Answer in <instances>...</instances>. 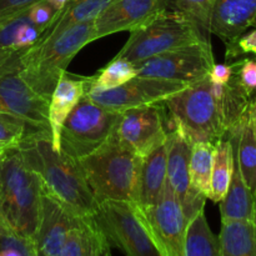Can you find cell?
Here are the masks:
<instances>
[{
  "label": "cell",
  "mask_w": 256,
  "mask_h": 256,
  "mask_svg": "<svg viewBox=\"0 0 256 256\" xmlns=\"http://www.w3.org/2000/svg\"><path fill=\"white\" fill-rule=\"evenodd\" d=\"M18 149L25 164L39 178L44 192L76 216H90L96 212L98 202L79 162L55 149L52 132H29Z\"/></svg>",
  "instance_id": "obj_1"
},
{
  "label": "cell",
  "mask_w": 256,
  "mask_h": 256,
  "mask_svg": "<svg viewBox=\"0 0 256 256\" xmlns=\"http://www.w3.org/2000/svg\"><path fill=\"white\" fill-rule=\"evenodd\" d=\"M92 42H95L94 20L70 25L28 49L20 56V75L38 94L49 100L70 62Z\"/></svg>",
  "instance_id": "obj_2"
},
{
  "label": "cell",
  "mask_w": 256,
  "mask_h": 256,
  "mask_svg": "<svg viewBox=\"0 0 256 256\" xmlns=\"http://www.w3.org/2000/svg\"><path fill=\"white\" fill-rule=\"evenodd\" d=\"M96 202H138L142 158L112 136L104 145L79 160Z\"/></svg>",
  "instance_id": "obj_3"
},
{
  "label": "cell",
  "mask_w": 256,
  "mask_h": 256,
  "mask_svg": "<svg viewBox=\"0 0 256 256\" xmlns=\"http://www.w3.org/2000/svg\"><path fill=\"white\" fill-rule=\"evenodd\" d=\"M42 188L19 149L0 156V218L32 240L40 216Z\"/></svg>",
  "instance_id": "obj_4"
},
{
  "label": "cell",
  "mask_w": 256,
  "mask_h": 256,
  "mask_svg": "<svg viewBox=\"0 0 256 256\" xmlns=\"http://www.w3.org/2000/svg\"><path fill=\"white\" fill-rule=\"evenodd\" d=\"M162 102L168 119L178 125L192 144H215L226 135L222 104L212 92L209 76L189 84Z\"/></svg>",
  "instance_id": "obj_5"
},
{
  "label": "cell",
  "mask_w": 256,
  "mask_h": 256,
  "mask_svg": "<svg viewBox=\"0 0 256 256\" xmlns=\"http://www.w3.org/2000/svg\"><path fill=\"white\" fill-rule=\"evenodd\" d=\"M209 40L190 18L175 9H165L130 32V38L116 58L138 64L170 50Z\"/></svg>",
  "instance_id": "obj_6"
},
{
  "label": "cell",
  "mask_w": 256,
  "mask_h": 256,
  "mask_svg": "<svg viewBox=\"0 0 256 256\" xmlns=\"http://www.w3.org/2000/svg\"><path fill=\"white\" fill-rule=\"evenodd\" d=\"M120 116L122 112L106 109L85 94L62 124L59 150L78 162L84 159L114 136Z\"/></svg>",
  "instance_id": "obj_7"
},
{
  "label": "cell",
  "mask_w": 256,
  "mask_h": 256,
  "mask_svg": "<svg viewBox=\"0 0 256 256\" xmlns=\"http://www.w3.org/2000/svg\"><path fill=\"white\" fill-rule=\"evenodd\" d=\"M94 219L110 245L122 250L125 256H162L138 202L116 200L99 202Z\"/></svg>",
  "instance_id": "obj_8"
},
{
  "label": "cell",
  "mask_w": 256,
  "mask_h": 256,
  "mask_svg": "<svg viewBox=\"0 0 256 256\" xmlns=\"http://www.w3.org/2000/svg\"><path fill=\"white\" fill-rule=\"evenodd\" d=\"M215 64L209 40L170 50L138 62V75L192 84L209 75Z\"/></svg>",
  "instance_id": "obj_9"
},
{
  "label": "cell",
  "mask_w": 256,
  "mask_h": 256,
  "mask_svg": "<svg viewBox=\"0 0 256 256\" xmlns=\"http://www.w3.org/2000/svg\"><path fill=\"white\" fill-rule=\"evenodd\" d=\"M20 56L0 70V112L24 120L32 132H50L49 100L38 94L20 75Z\"/></svg>",
  "instance_id": "obj_10"
},
{
  "label": "cell",
  "mask_w": 256,
  "mask_h": 256,
  "mask_svg": "<svg viewBox=\"0 0 256 256\" xmlns=\"http://www.w3.org/2000/svg\"><path fill=\"white\" fill-rule=\"evenodd\" d=\"M116 139L142 159L166 142L168 112L162 102L122 112Z\"/></svg>",
  "instance_id": "obj_11"
},
{
  "label": "cell",
  "mask_w": 256,
  "mask_h": 256,
  "mask_svg": "<svg viewBox=\"0 0 256 256\" xmlns=\"http://www.w3.org/2000/svg\"><path fill=\"white\" fill-rule=\"evenodd\" d=\"M192 142L178 125L168 119L166 170L168 184L179 200L188 222L202 212L206 196L200 194L190 182V155Z\"/></svg>",
  "instance_id": "obj_12"
},
{
  "label": "cell",
  "mask_w": 256,
  "mask_h": 256,
  "mask_svg": "<svg viewBox=\"0 0 256 256\" xmlns=\"http://www.w3.org/2000/svg\"><path fill=\"white\" fill-rule=\"evenodd\" d=\"M139 206L160 255L185 256L188 220L169 184L159 202L150 206Z\"/></svg>",
  "instance_id": "obj_13"
},
{
  "label": "cell",
  "mask_w": 256,
  "mask_h": 256,
  "mask_svg": "<svg viewBox=\"0 0 256 256\" xmlns=\"http://www.w3.org/2000/svg\"><path fill=\"white\" fill-rule=\"evenodd\" d=\"M189 84L185 82L138 75L115 89H88L86 96L106 109L124 112L132 108L162 102V100L169 98L174 92L184 89Z\"/></svg>",
  "instance_id": "obj_14"
},
{
  "label": "cell",
  "mask_w": 256,
  "mask_h": 256,
  "mask_svg": "<svg viewBox=\"0 0 256 256\" xmlns=\"http://www.w3.org/2000/svg\"><path fill=\"white\" fill-rule=\"evenodd\" d=\"M169 8L168 0H112L94 20L95 40L132 32Z\"/></svg>",
  "instance_id": "obj_15"
},
{
  "label": "cell",
  "mask_w": 256,
  "mask_h": 256,
  "mask_svg": "<svg viewBox=\"0 0 256 256\" xmlns=\"http://www.w3.org/2000/svg\"><path fill=\"white\" fill-rule=\"evenodd\" d=\"M79 218L42 190L39 222L32 238L35 249L45 256H59L68 234Z\"/></svg>",
  "instance_id": "obj_16"
},
{
  "label": "cell",
  "mask_w": 256,
  "mask_h": 256,
  "mask_svg": "<svg viewBox=\"0 0 256 256\" xmlns=\"http://www.w3.org/2000/svg\"><path fill=\"white\" fill-rule=\"evenodd\" d=\"M256 16V0H212L209 32L218 35L232 48L249 28Z\"/></svg>",
  "instance_id": "obj_17"
},
{
  "label": "cell",
  "mask_w": 256,
  "mask_h": 256,
  "mask_svg": "<svg viewBox=\"0 0 256 256\" xmlns=\"http://www.w3.org/2000/svg\"><path fill=\"white\" fill-rule=\"evenodd\" d=\"M90 80L92 78L72 76L66 72L52 90L48 106V118L52 145L56 150H59V136L62 124L75 105L86 94Z\"/></svg>",
  "instance_id": "obj_18"
},
{
  "label": "cell",
  "mask_w": 256,
  "mask_h": 256,
  "mask_svg": "<svg viewBox=\"0 0 256 256\" xmlns=\"http://www.w3.org/2000/svg\"><path fill=\"white\" fill-rule=\"evenodd\" d=\"M59 256H112V245L95 222L94 215L78 219Z\"/></svg>",
  "instance_id": "obj_19"
},
{
  "label": "cell",
  "mask_w": 256,
  "mask_h": 256,
  "mask_svg": "<svg viewBox=\"0 0 256 256\" xmlns=\"http://www.w3.org/2000/svg\"><path fill=\"white\" fill-rule=\"evenodd\" d=\"M234 149L235 162L242 180L252 195L256 192V135L252 129L250 106L236 125L226 132Z\"/></svg>",
  "instance_id": "obj_20"
},
{
  "label": "cell",
  "mask_w": 256,
  "mask_h": 256,
  "mask_svg": "<svg viewBox=\"0 0 256 256\" xmlns=\"http://www.w3.org/2000/svg\"><path fill=\"white\" fill-rule=\"evenodd\" d=\"M168 184L166 142L142 159L138 204L150 206L159 202Z\"/></svg>",
  "instance_id": "obj_21"
},
{
  "label": "cell",
  "mask_w": 256,
  "mask_h": 256,
  "mask_svg": "<svg viewBox=\"0 0 256 256\" xmlns=\"http://www.w3.org/2000/svg\"><path fill=\"white\" fill-rule=\"evenodd\" d=\"M42 35L29 18L28 10L0 22V49L8 54L25 52L34 46Z\"/></svg>",
  "instance_id": "obj_22"
},
{
  "label": "cell",
  "mask_w": 256,
  "mask_h": 256,
  "mask_svg": "<svg viewBox=\"0 0 256 256\" xmlns=\"http://www.w3.org/2000/svg\"><path fill=\"white\" fill-rule=\"evenodd\" d=\"M235 158V156H234ZM222 222H252L254 215V195L242 180L234 162L232 182L224 199L220 202Z\"/></svg>",
  "instance_id": "obj_23"
},
{
  "label": "cell",
  "mask_w": 256,
  "mask_h": 256,
  "mask_svg": "<svg viewBox=\"0 0 256 256\" xmlns=\"http://www.w3.org/2000/svg\"><path fill=\"white\" fill-rule=\"evenodd\" d=\"M112 2V0H68L65 6L58 12L39 40L54 36L59 32L76 22L95 20Z\"/></svg>",
  "instance_id": "obj_24"
},
{
  "label": "cell",
  "mask_w": 256,
  "mask_h": 256,
  "mask_svg": "<svg viewBox=\"0 0 256 256\" xmlns=\"http://www.w3.org/2000/svg\"><path fill=\"white\" fill-rule=\"evenodd\" d=\"M214 158H212V182L208 199L214 202H220L224 199L232 182L234 172V149L229 138L225 135L215 142Z\"/></svg>",
  "instance_id": "obj_25"
},
{
  "label": "cell",
  "mask_w": 256,
  "mask_h": 256,
  "mask_svg": "<svg viewBox=\"0 0 256 256\" xmlns=\"http://www.w3.org/2000/svg\"><path fill=\"white\" fill-rule=\"evenodd\" d=\"M220 256H256V239L252 222H222Z\"/></svg>",
  "instance_id": "obj_26"
},
{
  "label": "cell",
  "mask_w": 256,
  "mask_h": 256,
  "mask_svg": "<svg viewBox=\"0 0 256 256\" xmlns=\"http://www.w3.org/2000/svg\"><path fill=\"white\" fill-rule=\"evenodd\" d=\"M185 256H220L219 236L210 229L204 210L188 222Z\"/></svg>",
  "instance_id": "obj_27"
},
{
  "label": "cell",
  "mask_w": 256,
  "mask_h": 256,
  "mask_svg": "<svg viewBox=\"0 0 256 256\" xmlns=\"http://www.w3.org/2000/svg\"><path fill=\"white\" fill-rule=\"evenodd\" d=\"M214 148L215 145L212 142H195L190 155L189 174L192 186L206 198L210 192Z\"/></svg>",
  "instance_id": "obj_28"
},
{
  "label": "cell",
  "mask_w": 256,
  "mask_h": 256,
  "mask_svg": "<svg viewBox=\"0 0 256 256\" xmlns=\"http://www.w3.org/2000/svg\"><path fill=\"white\" fill-rule=\"evenodd\" d=\"M135 76H138L136 65L126 59L115 56L96 76H92L89 89H115Z\"/></svg>",
  "instance_id": "obj_29"
},
{
  "label": "cell",
  "mask_w": 256,
  "mask_h": 256,
  "mask_svg": "<svg viewBox=\"0 0 256 256\" xmlns=\"http://www.w3.org/2000/svg\"><path fill=\"white\" fill-rule=\"evenodd\" d=\"M0 256H36V249L30 238L12 229L0 218Z\"/></svg>",
  "instance_id": "obj_30"
},
{
  "label": "cell",
  "mask_w": 256,
  "mask_h": 256,
  "mask_svg": "<svg viewBox=\"0 0 256 256\" xmlns=\"http://www.w3.org/2000/svg\"><path fill=\"white\" fill-rule=\"evenodd\" d=\"M29 132L24 120L0 112V156L9 150L19 148Z\"/></svg>",
  "instance_id": "obj_31"
},
{
  "label": "cell",
  "mask_w": 256,
  "mask_h": 256,
  "mask_svg": "<svg viewBox=\"0 0 256 256\" xmlns=\"http://www.w3.org/2000/svg\"><path fill=\"white\" fill-rule=\"evenodd\" d=\"M170 9H175L194 20L205 32H209L212 0H168Z\"/></svg>",
  "instance_id": "obj_32"
},
{
  "label": "cell",
  "mask_w": 256,
  "mask_h": 256,
  "mask_svg": "<svg viewBox=\"0 0 256 256\" xmlns=\"http://www.w3.org/2000/svg\"><path fill=\"white\" fill-rule=\"evenodd\" d=\"M232 69L242 89L254 99L256 95V60H242L232 64Z\"/></svg>",
  "instance_id": "obj_33"
},
{
  "label": "cell",
  "mask_w": 256,
  "mask_h": 256,
  "mask_svg": "<svg viewBox=\"0 0 256 256\" xmlns=\"http://www.w3.org/2000/svg\"><path fill=\"white\" fill-rule=\"evenodd\" d=\"M58 12H59L49 2H46V0H39V2L32 4L28 9V14H29V18L32 19V22L38 28H40L42 30V32L52 24Z\"/></svg>",
  "instance_id": "obj_34"
},
{
  "label": "cell",
  "mask_w": 256,
  "mask_h": 256,
  "mask_svg": "<svg viewBox=\"0 0 256 256\" xmlns=\"http://www.w3.org/2000/svg\"><path fill=\"white\" fill-rule=\"evenodd\" d=\"M248 52L256 55V28L252 32H244L232 48L226 49V59H232Z\"/></svg>",
  "instance_id": "obj_35"
},
{
  "label": "cell",
  "mask_w": 256,
  "mask_h": 256,
  "mask_svg": "<svg viewBox=\"0 0 256 256\" xmlns=\"http://www.w3.org/2000/svg\"><path fill=\"white\" fill-rule=\"evenodd\" d=\"M39 0H0V22L20 14Z\"/></svg>",
  "instance_id": "obj_36"
},
{
  "label": "cell",
  "mask_w": 256,
  "mask_h": 256,
  "mask_svg": "<svg viewBox=\"0 0 256 256\" xmlns=\"http://www.w3.org/2000/svg\"><path fill=\"white\" fill-rule=\"evenodd\" d=\"M232 75V65L229 64H216L212 65V70L209 72V79L215 84H228Z\"/></svg>",
  "instance_id": "obj_37"
},
{
  "label": "cell",
  "mask_w": 256,
  "mask_h": 256,
  "mask_svg": "<svg viewBox=\"0 0 256 256\" xmlns=\"http://www.w3.org/2000/svg\"><path fill=\"white\" fill-rule=\"evenodd\" d=\"M22 52H16V54H8V52H2V50L0 49V70H2L4 68H6L8 65H9L10 62L15 59V58L19 56V55H22Z\"/></svg>",
  "instance_id": "obj_38"
},
{
  "label": "cell",
  "mask_w": 256,
  "mask_h": 256,
  "mask_svg": "<svg viewBox=\"0 0 256 256\" xmlns=\"http://www.w3.org/2000/svg\"><path fill=\"white\" fill-rule=\"evenodd\" d=\"M250 116H252V129H254V132L256 135V95L254 96V99L252 100V104H250Z\"/></svg>",
  "instance_id": "obj_39"
},
{
  "label": "cell",
  "mask_w": 256,
  "mask_h": 256,
  "mask_svg": "<svg viewBox=\"0 0 256 256\" xmlns=\"http://www.w3.org/2000/svg\"><path fill=\"white\" fill-rule=\"evenodd\" d=\"M46 2H49L50 4H52V6L58 10V12H60V10L65 6V4L68 2V0H46Z\"/></svg>",
  "instance_id": "obj_40"
},
{
  "label": "cell",
  "mask_w": 256,
  "mask_h": 256,
  "mask_svg": "<svg viewBox=\"0 0 256 256\" xmlns=\"http://www.w3.org/2000/svg\"><path fill=\"white\" fill-rule=\"evenodd\" d=\"M252 226H254L255 239H256V192L254 194V215H252Z\"/></svg>",
  "instance_id": "obj_41"
},
{
  "label": "cell",
  "mask_w": 256,
  "mask_h": 256,
  "mask_svg": "<svg viewBox=\"0 0 256 256\" xmlns=\"http://www.w3.org/2000/svg\"><path fill=\"white\" fill-rule=\"evenodd\" d=\"M36 256H45V255H42V254H40V252H38V250H36Z\"/></svg>",
  "instance_id": "obj_42"
},
{
  "label": "cell",
  "mask_w": 256,
  "mask_h": 256,
  "mask_svg": "<svg viewBox=\"0 0 256 256\" xmlns=\"http://www.w3.org/2000/svg\"><path fill=\"white\" fill-rule=\"evenodd\" d=\"M252 26L256 28V16H255V20H254V24H252Z\"/></svg>",
  "instance_id": "obj_43"
}]
</instances>
